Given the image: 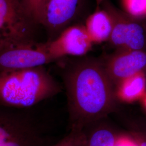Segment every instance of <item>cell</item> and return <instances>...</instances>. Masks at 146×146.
I'll return each mask as SVG.
<instances>
[{
	"label": "cell",
	"mask_w": 146,
	"mask_h": 146,
	"mask_svg": "<svg viewBox=\"0 0 146 146\" xmlns=\"http://www.w3.org/2000/svg\"><path fill=\"white\" fill-rule=\"evenodd\" d=\"M62 80L70 128L84 129L116 108L115 86L103 62L93 59L80 61L64 69Z\"/></svg>",
	"instance_id": "cell-1"
},
{
	"label": "cell",
	"mask_w": 146,
	"mask_h": 146,
	"mask_svg": "<svg viewBox=\"0 0 146 146\" xmlns=\"http://www.w3.org/2000/svg\"><path fill=\"white\" fill-rule=\"evenodd\" d=\"M61 91L44 66L0 72V104L5 107H31Z\"/></svg>",
	"instance_id": "cell-2"
},
{
	"label": "cell",
	"mask_w": 146,
	"mask_h": 146,
	"mask_svg": "<svg viewBox=\"0 0 146 146\" xmlns=\"http://www.w3.org/2000/svg\"><path fill=\"white\" fill-rule=\"evenodd\" d=\"M0 104V146H51L31 119Z\"/></svg>",
	"instance_id": "cell-3"
},
{
	"label": "cell",
	"mask_w": 146,
	"mask_h": 146,
	"mask_svg": "<svg viewBox=\"0 0 146 146\" xmlns=\"http://www.w3.org/2000/svg\"><path fill=\"white\" fill-rule=\"evenodd\" d=\"M36 25L22 0H0V41L14 45L35 44Z\"/></svg>",
	"instance_id": "cell-4"
},
{
	"label": "cell",
	"mask_w": 146,
	"mask_h": 146,
	"mask_svg": "<svg viewBox=\"0 0 146 146\" xmlns=\"http://www.w3.org/2000/svg\"><path fill=\"white\" fill-rule=\"evenodd\" d=\"M54 61L43 43L14 45L5 43L0 48V72L44 66Z\"/></svg>",
	"instance_id": "cell-5"
},
{
	"label": "cell",
	"mask_w": 146,
	"mask_h": 146,
	"mask_svg": "<svg viewBox=\"0 0 146 146\" xmlns=\"http://www.w3.org/2000/svg\"><path fill=\"white\" fill-rule=\"evenodd\" d=\"M107 9L113 20L110 44L117 50H146V34L144 28L134 18L111 7Z\"/></svg>",
	"instance_id": "cell-6"
},
{
	"label": "cell",
	"mask_w": 146,
	"mask_h": 146,
	"mask_svg": "<svg viewBox=\"0 0 146 146\" xmlns=\"http://www.w3.org/2000/svg\"><path fill=\"white\" fill-rule=\"evenodd\" d=\"M93 44L84 27L81 25L67 27L55 38L43 43L54 61L68 56H84Z\"/></svg>",
	"instance_id": "cell-7"
},
{
	"label": "cell",
	"mask_w": 146,
	"mask_h": 146,
	"mask_svg": "<svg viewBox=\"0 0 146 146\" xmlns=\"http://www.w3.org/2000/svg\"><path fill=\"white\" fill-rule=\"evenodd\" d=\"M115 87L126 78L146 70V50H117L103 62Z\"/></svg>",
	"instance_id": "cell-8"
},
{
	"label": "cell",
	"mask_w": 146,
	"mask_h": 146,
	"mask_svg": "<svg viewBox=\"0 0 146 146\" xmlns=\"http://www.w3.org/2000/svg\"><path fill=\"white\" fill-rule=\"evenodd\" d=\"M82 0H47L41 24L55 38L66 28L78 13Z\"/></svg>",
	"instance_id": "cell-9"
},
{
	"label": "cell",
	"mask_w": 146,
	"mask_h": 146,
	"mask_svg": "<svg viewBox=\"0 0 146 146\" xmlns=\"http://www.w3.org/2000/svg\"><path fill=\"white\" fill-rule=\"evenodd\" d=\"M84 27L93 44L109 41L113 28L112 16L107 9H98L89 16Z\"/></svg>",
	"instance_id": "cell-10"
},
{
	"label": "cell",
	"mask_w": 146,
	"mask_h": 146,
	"mask_svg": "<svg viewBox=\"0 0 146 146\" xmlns=\"http://www.w3.org/2000/svg\"><path fill=\"white\" fill-rule=\"evenodd\" d=\"M145 72L136 74L121 82L115 87L116 99L131 103L142 99L146 94V77Z\"/></svg>",
	"instance_id": "cell-11"
},
{
	"label": "cell",
	"mask_w": 146,
	"mask_h": 146,
	"mask_svg": "<svg viewBox=\"0 0 146 146\" xmlns=\"http://www.w3.org/2000/svg\"><path fill=\"white\" fill-rule=\"evenodd\" d=\"M99 122L84 129L86 140L84 146H115L120 135L111 127Z\"/></svg>",
	"instance_id": "cell-12"
},
{
	"label": "cell",
	"mask_w": 146,
	"mask_h": 146,
	"mask_svg": "<svg viewBox=\"0 0 146 146\" xmlns=\"http://www.w3.org/2000/svg\"><path fill=\"white\" fill-rule=\"evenodd\" d=\"M85 140L86 132L84 129L70 128L66 135L51 146H84Z\"/></svg>",
	"instance_id": "cell-13"
},
{
	"label": "cell",
	"mask_w": 146,
	"mask_h": 146,
	"mask_svg": "<svg viewBox=\"0 0 146 146\" xmlns=\"http://www.w3.org/2000/svg\"><path fill=\"white\" fill-rule=\"evenodd\" d=\"M28 14L36 25L41 24L47 0H22Z\"/></svg>",
	"instance_id": "cell-14"
},
{
	"label": "cell",
	"mask_w": 146,
	"mask_h": 146,
	"mask_svg": "<svg viewBox=\"0 0 146 146\" xmlns=\"http://www.w3.org/2000/svg\"><path fill=\"white\" fill-rule=\"evenodd\" d=\"M128 134L134 139L138 146H146V120L131 122L128 125Z\"/></svg>",
	"instance_id": "cell-15"
},
{
	"label": "cell",
	"mask_w": 146,
	"mask_h": 146,
	"mask_svg": "<svg viewBox=\"0 0 146 146\" xmlns=\"http://www.w3.org/2000/svg\"><path fill=\"white\" fill-rule=\"evenodd\" d=\"M125 12L133 18L146 16V0H122Z\"/></svg>",
	"instance_id": "cell-16"
},
{
	"label": "cell",
	"mask_w": 146,
	"mask_h": 146,
	"mask_svg": "<svg viewBox=\"0 0 146 146\" xmlns=\"http://www.w3.org/2000/svg\"><path fill=\"white\" fill-rule=\"evenodd\" d=\"M115 146H138V145L134 139L128 134L127 136H119Z\"/></svg>",
	"instance_id": "cell-17"
},
{
	"label": "cell",
	"mask_w": 146,
	"mask_h": 146,
	"mask_svg": "<svg viewBox=\"0 0 146 146\" xmlns=\"http://www.w3.org/2000/svg\"><path fill=\"white\" fill-rule=\"evenodd\" d=\"M95 1L98 7H99L100 5H101L104 1V0H95Z\"/></svg>",
	"instance_id": "cell-18"
},
{
	"label": "cell",
	"mask_w": 146,
	"mask_h": 146,
	"mask_svg": "<svg viewBox=\"0 0 146 146\" xmlns=\"http://www.w3.org/2000/svg\"><path fill=\"white\" fill-rule=\"evenodd\" d=\"M142 101H143V104L145 107V108L146 109V94L144 96V97L142 98Z\"/></svg>",
	"instance_id": "cell-19"
},
{
	"label": "cell",
	"mask_w": 146,
	"mask_h": 146,
	"mask_svg": "<svg viewBox=\"0 0 146 146\" xmlns=\"http://www.w3.org/2000/svg\"><path fill=\"white\" fill-rule=\"evenodd\" d=\"M5 42H2V41H0V48L2 47L3 45V44L5 43Z\"/></svg>",
	"instance_id": "cell-20"
}]
</instances>
